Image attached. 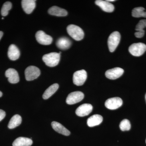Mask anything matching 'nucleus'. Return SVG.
Instances as JSON below:
<instances>
[{
    "label": "nucleus",
    "instance_id": "f257e3e1",
    "mask_svg": "<svg viewBox=\"0 0 146 146\" xmlns=\"http://www.w3.org/2000/svg\"><path fill=\"white\" fill-rule=\"evenodd\" d=\"M67 30L68 34L76 41H80L84 37V33L82 29L75 25H69Z\"/></svg>",
    "mask_w": 146,
    "mask_h": 146
},
{
    "label": "nucleus",
    "instance_id": "f03ea898",
    "mask_svg": "<svg viewBox=\"0 0 146 146\" xmlns=\"http://www.w3.org/2000/svg\"><path fill=\"white\" fill-rule=\"evenodd\" d=\"M60 57L59 53L51 52L44 55L42 57V59L47 66L54 67L58 65Z\"/></svg>",
    "mask_w": 146,
    "mask_h": 146
},
{
    "label": "nucleus",
    "instance_id": "7ed1b4c3",
    "mask_svg": "<svg viewBox=\"0 0 146 146\" xmlns=\"http://www.w3.org/2000/svg\"><path fill=\"white\" fill-rule=\"evenodd\" d=\"M121 39V35L118 31H115L110 35L108 40V44L110 51L113 52L117 48Z\"/></svg>",
    "mask_w": 146,
    "mask_h": 146
},
{
    "label": "nucleus",
    "instance_id": "20e7f679",
    "mask_svg": "<svg viewBox=\"0 0 146 146\" xmlns=\"http://www.w3.org/2000/svg\"><path fill=\"white\" fill-rule=\"evenodd\" d=\"M131 54L135 56L142 55L146 51V45L142 43H134L129 48Z\"/></svg>",
    "mask_w": 146,
    "mask_h": 146
},
{
    "label": "nucleus",
    "instance_id": "39448f33",
    "mask_svg": "<svg viewBox=\"0 0 146 146\" xmlns=\"http://www.w3.org/2000/svg\"><path fill=\"white\" fill-rule=\"evenodd\" d=\"M87 77V73L84 70L76 71L73 75V82L76 86H82L86 81Z\"/></svg>",
    "mask_w": 146,
    "mask_h": 146
},
{
    "label": "nucleus",
    "instance_id": "423d86ee",
    "mask_svg": "<svg viewBox=\"0 0 146 146\" xmlns=\"http://www.w3.org/2000/svg\"><path fill=\"white\" fill-rule=\"evenodd\" d=\"M40 71L39 68L34 66L27 67L25 71V78L27 81H32L37 78L40 75Z\"/></svg>",
    "mask_w": 146,
    "mask_h": 146
},
{
    "label": "nucleus",
    "instance_id": "0eeeda50",
    "mask_svg": "<svg viewBox=\"0 0 146 146\" xmlns=\"http://www.w3.org/2000/svg\"><path fill=\"white\" fill-rule=\"evenodd\" d=\"M84 98V94L80 91L72 92L68 95L66 102L68 104L72 105L81 101Z\"/></svg>",
    "mask_w": 146,
    "mask_h": 146
},
{
    "label": "nucleus",
    "instance_id": "6e6552de",
    "mask_svg": "<svg viewBox=\"0 0 146 146\" xmlns=\"http://www.w3.org/2000/svg\"><path fill=\"white\" fill-rule=\"evenodd\" d=\"M35 37L37 42L41 44L48 45L52 42V38L50 35L46 34L42 31H39L36 33Z\"/></svg>",
    "mask_w": 146,
    "mask_h": 146
},
{
    "label": "nucleus",
    "instance_id": "1a4fd4ad",
    "mask_svg": "<svg viewBox=\"0 0 146 146\" xmlns=\"http://www.w3.org/2000/svg\"><path fill=\"white\" fill-rule=\"evenodd\" d=\"M123 104V101L119 97L108 99L105 103L106 107L110 110H115L121 107Z\"/></svg>",
    "mask_w": 146,
    "mask_h": 146
},
{
    "label": "nucleus",
    "instance_id": "9d476101",
    "mask_svg": "<svg viewBox=\"0 0 146 146\" xmlns=\"http://www.w3.org/2000/svg\"><path fill=\"white\" fill-rule=\"evenodd\" d=\"M123 73L124 70L122 68H115L106 71L105 76L109 79L115 80L120 77Z\"/></svg>",
    "mask_w": 146,
    "mask_h": 146
},
{
    "label": "nucleus",
    "instance_id": "9b49d317",
    "mask_svg": "<svg viewBox=\"0 0 146 146\" xmlns=\"http://www.w3.org/2000/svg\"><path fill=\"white\" fill-rule=\"evenodd\" d=\"M93 110V106L89 104H84L78 108L76 111L77 115L79 117H84L89 115Z\"/></svg>",
    "mask_w": 146,
    "mask_h": 146
},
{
    "label": "nucleus",
    "instance_id": "f8f14e48",
    "mask_svg": "<svg viewBox=\"0 0 146 146\" xmlns=\"http://www.w3.org/2000/svg\"><path fill=\"white\" fill-rule=\"evenodd\" d=\"M5 76L8 78V81L11 83L16 84L20 80L18 72L15 69L9 68L5 72Z\"/></svg>",
    "mask_w": 146,
    "mask_h": 146
},
{
    "label": "nucleus",
    "instance_id": "ddd939ff",
    "mask_svg": "<svg viewBox=\"0 0 146 146\" xmlns=\"http://www.w3.org/2000/svg\"><path fill=\"white\" fill-rule=\"evenodd\" d=\"M95 3L97 5L99 6L102 10L105 12L110 13L113 12L115 9L114 5L106 1L97 0L95 1Z\"/></svg>",
    "mask_w": 146,
    "mask_h": 146
},
{
    "label": "nucleus",
    "instance_id": "4468645a",
    "mask_svg": "<svg viewBox=\"0 0 146 146\" xmlns=\"http://www.w3.org/2000/svg\"><path fill=\"white\" fill-rule=\"evenodd\" d=\"M36 1L35 0H23L22 6L24 11L27 14H30L36 7Z\"/></svg>",
    "mask_w": 146,
    "mask_h": 146
},
{
    "label": "nucleus",
    "instance_id": "2eb2a0df",
    "mask_svg": "<svg viewBox=\"0 0 146 146\" xmlns=\"http://www.w3.org/2000/svg\"><path fill=\"white\" fill-rule=\"evenodd\" d=\"M56 45L58 48L60 49L67 50L72 45V42L67 37H60L56 42Z\"/></svg>",
    "mask_w": 146,
    "mask_h": 146
},
{
    "label": "nucleus",
    "instance_id": "dca6fc26",
    "mask_svg": "<svg viewBox=\"0 0 146 146\" xmlns=\"http://www.w3.org/2000/svg\"><path fill=\"white\" fill-rule=\"evenodd\" d=\"M8 56L10 60H15L19 58L20 56V52L16 46L11 44L8 49Z\"/></svg>",
    "mask_w": 146,
    "mask_h": 146
},
{
    "label": "nucleus",
    "instance_id": "f3484780",
    "mask_svg": "<svg viewBox=\"0 0 146 146\" xmlns=\"http://www.w3.org/2000/svg\"><path fill=\"white\" fill-rule=\"evenodd\" d=\"M51 125L53 129L58 133L66 136H69L70 134V131L68 130L59 123L56 121H53Z\"/></svg>",
    "mask_w": 146,
    "mask_h": 146
},
{
    "label": "nucleus",
    "instance_id": "a211bd4d",
    "mask_svg": "<svg viewBox=\"0 0 146 146\" xmlns=\"http://www.w3.org/2000/svg\"><path fill=\"white\" fill-rule=\"evenodd\" d=\"M103 121V117L101 115H92L88 119L87 121V125L89 127H93L99 125Z\"/></svg>",
    "mask_w": 146,
    "mask_h": 146
},
{
    "label": "nucleus",
    "instance_id": "6ab92c4d",
    "mask_svg": "<svg viewBox=\"0 0 146 146\" xmlns=\"http://www.w3.org/2000/svg\"><path fill=\"white\" fill-rule=\"evenodd\" d=\"M48 12L50 15L56 16H65L68 15L67 11L57 6H53L50 8Z\"/></svg>",
    "mask_w": 146,
    "mask_h": 146
},
{
    "label": "nucleus",
    "instance_id": "aec40b11",
    "mask_svg": "<svg viewBox=\"0 0 146 146\" xmlns=\"http://www.w3.org/2000/svg\"><path fill=\"white\" fill-rule=\"evenodd\" d=\"M33 144L31 139L25 137H19L13 142V146H31Z\"/></svg>",
    "mask_w": 146,
    "mask_h": 146
},
{
    "label": "nucleus",
    "instance_id": "412c9836",
    "mask_svg": "<svg viewBox=\"0 0 146 146\" xmlns=\"http://www.w3.org/2000/svg\"><path fill=\"white\" fill-rule=\"evenodd\" d=\"M59 88V85L57 83L51 85L45 91L43 95L44 99L47 100L52 96L57 91Z\"/></svg>",
    "mask_w": 146,
    "mask_h": 146
},
{
    "label": "nucleus",
    "instance_id": "4be33fe9",
    "mask_svg": "<svg viewBox=\"0 0 146 146\" xmlns=\"http://www.w3.org/2000/svg\"><path fill=\"white\" fill-rule=\"evenodd\" d=\"M22 118L20 115H14L11 119L9 123L8 127L10 129L14 128L20 125L22 123Z\"/></svg>",
    "mask_w": 146,
    "mask_h": 146
},
{
    "label": "nucleus",
    "instance_id": "5701e85b",
    "mask_svg": "<svg viewBox=\"0 0 146 146\" xmlns=\"http://www.w3.org/2000/svg\"><path fill=\"white\" fill-rule=\"evenodd\" d=\"M132 16L135 18H146V11L143 7H138L133 9L132 11Z\"/></svg>",
    "mask_w": 146,
    "mask_h": 146
},
{
    "label": "nucleus",
    "instance_id": "b1692460",
    "mask_svg": "<svg viewBox=\"0 0 146 146\" xmlns=\"http://www.w3.org/2000/svg\"><path fill=\"white\" fill-rule=\"evenodd\" d=\"M12 7V4L10 2H6L4 4L1 10V14L3 16H6L8 14L9 11L10 10Z\"/></svg>",
    "mask_w": 146,
    "mask_h": 146
},
{
    "label": "nucleus",
    "instance_id": "393cba45",
    "mask_svg": "<svg viewBox=\"0 0 146 146\" xmlns=\"http://www.w3.org/2000/svg\"><path fill=\"white\" fill-rule=\"evenodd\" d=\"M119 127L121 130L122 131L130 130L131 129L130 122L127 119L123 120L120 123Z\"/></svg>",
    "mask_w": 146,
    "mask_h": 146
},
{
    "label": "nucleus",
    "instance_id": "a878e982",
    "mask_svg": "<svg viewBox=\"0 0 146 146\" xmlns=\"http://www.w3.org/2000/svg\"><path fill=\"white\" fill-rule=\"evenodd\" d=\"M146 27V20H142L136 25L135 30L137 31H145L144 29Z\"/></svg>",
    "mask_w": 146,
    "mask_h": 146
},
{
    "label": "nucleus",
    "instance_id": "bb28decb",
    "mask_svg": "<svg viewBox=\"0 0 146 146\" xmlns=\"http://www.w3.org/2000/svg\"><path fill=\"white\" fill-rule=\"evenodd\" d=\"M145 31H137L135 33V36L137 38H142L145 35Z\"/></svg>",
    "mask_w": 146,
    "mask_h": 146
},
{
    "label": "nucleus",
    "instance_id": "cd10ccee",
    "mask_svg": "<svg viewBox=\"0 0 146 146\" xmlns=\"http://www.w3.org/2000/svg\"><path fill=\"white\" fill-rule=\"evenodd\" d=\"M5 112L2 110L0 109V121L5 117Z\"/></svg>",
    "mask_w": 146,
    "mask_h": 146
},
{
    "label": "nucleus",
    "instance_id": "c85d7f7f",
    "mask_svg": "<svg viewBox=\"0 0 146 146\" xmlns=\"http://www.w3.org/2000/svg\"><path fill=\"white\" fill-rule=\"evenodd\" d=\"M3 36V32L2 31H0V40L1 39Z\"/></svg>",
    "mask_w": 146,
    "mask_h": 146
},
{
    "label": "nucleus",
    "instance_id": "c756f323",
    "mask_svg": "<svg viewBox=\"0 0 146 146\" xmlns=\"http://www.w3.org/2000/svg\"><path fill=\"white\" fill-rule=\"evenodd\" d=\"M107 1L108 2H113V1H115V0H107Z\"/></svg>",
    "mask_w": 146,
    "mask_h": 146
},
{
    "label": "nucleus",
    "instance_id": "7c9ffc66",
    "mask_svg": "<svg viewBox=\"0 0 146 146\" xmlns=\"http://www.w3.org/2000/svg\"><path fill=\"white\" fill-rule=\"evenodd\" d=\"M3 94L2 93V92H1V91H0V98L2 96Z\"/></svg>",
    "mask_w": 146,
    "mask_h": 146
},
{
    "label": "nucleus",
    "instance_id": "2f4dec72",
    "mask_svg": "<svg viewBox=\"0 0 146 146\" xmlns=\"http://www.w3.org/2000/svg\"><path fill=\"white\" fill-rule=\"evenodd\" d=\"M145 99H146V94L145 95Z\"/></svg>",
    "mask_w": 146,
    "mask_h": 146
},
{
    "label": "nucleus",
    "instance_id": "473e14b6",
    "mask_svg": "<svg viewBox=\"0 0 146 146\" xmlns=\"http://www.w3.org/2000/svg\"><path fill=\"white\" fill-rule=\"evenodd\" d=\"M2 19H3H3H4V18H2Z\"/></svg>",
    "mask_w": 146,
    "mask_h": 146
},
{
    "label": "nucleus",
    "instance_id": "72a5a7b5",
    "mask_svg": "<svg viewBox=\"0 0 146 146\" xmlns=\"http://www.w3.org/2000/svg\"></svg>",
    "mask_w": 146,
    "mask_h": 146
}]
</instances>
